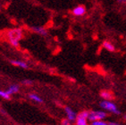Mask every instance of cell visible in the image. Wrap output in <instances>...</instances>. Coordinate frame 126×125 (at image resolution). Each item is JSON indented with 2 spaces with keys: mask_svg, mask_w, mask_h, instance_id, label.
<instances>
[{
  "mask_svg": "<svg viewBox=\"0 0 126 125\" xmlns=\"http://www.w3.org/2000/svg\"><path fill=\"white\" fill-rule=\"evenodd\" d=\"M19 90H20L19 86H18V85H16V84H14V85H11V86H10L9 88L6 89V92H7L10 96H11V95H14V94L18 93V92H19Z\"/></svg>",
  "mask_w": 126,
  "mask_h": 125,
  "instance_id": "cell-8",
  "label": "cell"
},
{
  "mask_svg": "<svg viewBox=\"0 0 126 125\" xmlns=\"http://www.w3.org/2000/svg\"><path fill=\"white\" fill-rule=\"evenodd\" d=\"M108 125H123V124H121V123H116V122H109V123H108Z\"/></svg>",
  "mask_w": 126,
  "mask_h": 125,
  "instance_id": "cell-17",
  "label": "cell"
},
{
  "mask_svg": "<svg viewBox=\"0 0 126 125\" xmlns=\"http://www.w3.org/2000/svg\"><path fill=\"white\" fill-rule=\"evenodd\" d=\"M89 112L84 110L78 113L75 121V125H90L89 124Z\"/></svg>",
  "mask_w": 126,
  "mask_h": 125,
  "instance_id": "cell-4",
  "label": "cell"
},
{
  "mask_svg": "<svg viewBox=\"0 0 126 125\" xmlns=\"http://www.w3.org/2000/svg\"><path fill=\"white\" fill-rule=\"evenodd\" d=\"M99 106L102 109L106 112H108V113H111L113 114H120L121 112L118 109L117 106L114 102L109 101V100H103L99 103Z\"/></svg>",
  "mask_w": 126,
  "mask_h": 125,
  "instance_id": "cell-2",
  "label": "cell"
},
{
  "mask_svg": "<svg viewBox=\"0 0 126 125\" xmlns=\"http://www.w3.org/2000/svg\"><path fill=\"white\" fill-rule=\"evenodd\" d=\"M11 63L15 66H18V67L23 68V69H27L28 68V64L23 61H19V60H13L11 61Z\"/></svg>",
  "mask_w": 126,
  "mask_h": 125,
  "instance_id": "cell-9",
  "label": "cell"
},
{
  "mask_svg": "<svg viewBox=\"0 0 126 125\" xmlns=\"http://www.w3.org/2000/svg\"><path fill=\"white\" fill-rule=\"evenodd\" d=\"M86 13V8L83 5H78L73 9V15L75 16H82Z\"/></svg>",
  "mask_w": 126,
  "mask_h": 125,
  "instance_id": "cell-6",
  "label": "cell"
},
{
  "mask_svg": "<svg viewBox=\"0 0 126 125\" xmlns=\"http://www.w3.org/2000/svg\"><path fill=\"white\" fill-rule=\"evenodd\" d=\"M61 125H72V122L68 120L67 118H64L61 121Z\"/></svg>",
  "mask_w": 126,
  "mask_h": 125,
  "instance_id": "cell-15",
  "label": "cell"
},
{
  "mask_svg": "<svg viewBox=\"0 0 126 125\" xmlns=\"http://www.w3.org/2000/svg\"><path fill=\"white\" fill-rule=\"evenodd\" d=\"M29 98L32 99V101L36 102V103H39V104L43 103V99H42L39 95H37V94H35V93L29 94Z\"/></svg>",
  "mask_w": 126,
  "mask_h": 125,
  "instance_id": "cell-10",
  "label": "cell"
},
{
  "mask_svg": "<svg viewBox=\"0 0 126 125\" xmlns=\"http://www.w3.org/2000/svg\"><path fill=\"white\" fill-rule=\"evenodd\" d=\"M22 83L23 85H28V86H29V85L32 84V80H30V79H24V80H22Z\"/></svg>",
  "mask_w": 126,
  "mask_h": 125,
  "instance_id": "cell-16",
  "label": "cell"
},
{
  "mask_svg": "<svg viewBox=\"0 0 126 125\" xmlns=\"http://www.w3.org/2000/svg\"><path fill=\"white\" fill-rule=\"evenodd\" d=\"M100 96L103 98V100H109V101H112V99L114 98V95L109 90H102L100 92Z\"/></svg>",
  "mask_w": 126,
  "mask_h": 125,
  "instance_id": "cell-7",
  "label": "cell"
},
{
  "mask_svg": "<svg viewBox=\"0 0 126 125\" xmlns=\"http://www.w3.org/2000/svg\"><path fill=\"white\" fill-rule=\"evenodd\" d=\"M90 125H108V123L106 122L105 120H99V121H95L91 122Z\"/></svg>",
  "mask_w": 126,
  "mask_h": 125,
  "instance_id": "cell-14",
  "label": "cell"
},
{
  "mask_svg": "<svg viewBox=\"0 0 126 125\" xmlns=\"http://www.w3.org/2000/svg\"><path fill=\"white\" fill-rule=\"evenodd\" d=\"M0 97H2L4 99H6V100H9L11 96L6 92V90H0Z\"/></svg>",
  "mask_w": 126,
  "mask_h": 125,
  "instance_id": "cell-13",
  "label": "cell"
},
{
  "mask_svg": "<svg viewBox=\"0 0 126 125\" xmlns=\"http://www.w3.org/2000/svg\"><path fill=\"white\" fill-rule=\"evenodd\" d=\"M33 31L36 32V33L39 34V35H42V36H47V31L45 28L43 27H34Z\"/></svg>",
  "mask_w": 126,
  "mask_h": 125,
  "instance_id": "cell-12",
  "label": "cell"
},
{
  "mask_svg": "<svg viewBox=\"0 0 126 125\" xmlns=\"http://www.w3.org/2000/svg\"><path fill=\"white\" fill-rule=\"evenodd\" d=\"M64 113H65L66 118H67L68 120L71 121L72 123H73V122L75 123L78 114L74 112L73 109L71 108L70 106H65V107H64Z\"/></svg>",
  "mask_w": 126,
  "mask_h": 125,
  "instance_id": "cell-5",
  "label": "cell"
},
{
  "mask_svg": "<svg viewBox=\"0 0 126 125\" xmlns=\"http://www.w3.org/2000/svg\"><path fill=\"white\" fill-rule=\"evenodd\" d=\"M102 46H103V47H104L106 50L110 51V52H114V51L115 50L114 46L111 43V42H109V41H104Z\"/></svg>",
  "mask_w": 126,
  "mask_h": 125,
  "instance_id": "cell-11",
  "label": "cell"
},
{
  "mask_svg": "<svg viewBox=\"0 0 126 125\" xmlns=\"http://www.w3.org/2000/svg\"><path fill=\"white\" fill-rule=\"evenodd\" d=\"M124 120H125V121H126V114H125V115H124Z\"/></svg>",
  "mask_w": 126,
  "mask_h": 125,
  "instance_id": "cell-19",
  "label": "cell"
},
{
  "mask_svg": "<svg viewBox=\"0 0 126 125\" xmlns=\"http://www.w3.org/2000/svg\"><path fill=\"white\" fill-rule=\"evenodd\" d=\"M119 3H125L126 2V0H117Z\"/></svg>",
  "mask_w": 126,
  "mask_h": 125,
  "instance_id": "cell-18",
  "label": "cell"
},
{
  "mask_svg": "<svg viewBox=\"0 0 126 125\" xmlns=\"http://www.w3.org/2000/svg\"><path fill=\"white\" fill-rule=\"evenodd\" d=\"M107 117V113L104 110H92L89 112V121L90 123L95 121L105 120Z\"/></svg>",
  "mask_w": 126,
  "mask_h": 125,
  "instance_id": "cell-3",
  "label": "cell"
},
{
  "mask_svg": "<svg viewBox=\"0 0 126 125\" xmlns=\"http://www.w3.org/2000/svg\"><path fill=\"white\" fill-rule=\"evenodd\" d=\"M6 38L11 45L17 47H19V41L22 38V31L21 29L10 30L6 33Z\"/></svg>",
  "mask_w": 126,
  "mask_h": 125,
  "instance_id": "cell-1",
  "label": "cell"
}]
</instances>
